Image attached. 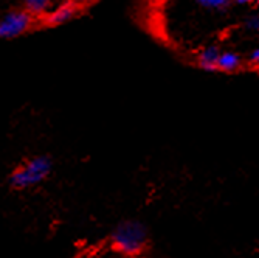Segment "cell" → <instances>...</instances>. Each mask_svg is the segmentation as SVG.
Returning a JSON list of instances; mask_svg holds the SVG:
<instances>
[{"instance_id":"obj_9","label":"cell","mask_w":259,"mask_h":258,"mask_svg":"<svg viewBox=\"0 0 259 258\" xmlns=\"http://www.w3.org/2000/svg\"><path fill=\"white\" fill-rule=\"evenodd\" d=\"M244 25L247 30L250 31H259V14H253V16H248L244 22Z\"/></svg>"},{"instance_id":"obj_10","label":"cell","mask_w":259,"mask_h":258,"mask_svg":"<svg viewBox=\"0 0 259 258\" xmlns=\"http://www.w3.org/2000/svg\"><path fill=\"white\" fill-rule=\"evenodd\" d=\"M248 64L253 67V68H257L259 70V49L253 50L248 56Z\"/></svg>"},{"instance_id":"obj_6","label":"cell","mask_w":259,"mask_h":258,"mask_svg":"<svg viewBox=\"0 0 259 258\" xmlns=\"http://www.w3.org/2000/svg\"><path fill=\"white\" fill-rule=\"evenodd\" d=\"M22 8L40 22L44 17H47L52 13V10L55 8V4L50 2V0H27V2L22 5Z\"/></svg>"},{"instance_id":"obj_8","label":"cell","mask_w":259,"mask_h":258,"mask_svg":"<svg viewBox=\"0 0 259 258\" xmlns=\"http://www.w3.org/2000/svg\"><path fill=\"white\" fill-rule=\"evenodd\" d=\"M234 4L231 2H224V0H213V2H199V7L206 8V10H213V11H225L228 8H231Z\"/></svg>"},{"instance_id":"obj_3","label":"cell","mask_w":259,"mask_h":258,"mask_svg":"<svg viewBox=\"0 0 259 258\" xmlns=\"http://www.w3.org/2000/svg\"><path fill=\"white\" fill-rule=\"evenodd\" d=\"M40 27V22L27 13L22 7L7 11L0 17V39H14L34 28Z\"/></svg>"},{"instance_id":"obj_4","label":"cell","mask_w":259,"mask_h":258,"mask_svg":"<svg viewBox=\"0 0 259 258\" xmlns=\"http://www.w3.org/2000/svg\"><path fill=\"white\" fill-rule=\"evenodd\" d=\"M90 7H92V4L62 2V4L56 5L49 16L44 17L40 20V27H58V25H62V23L70 22V20L79 17L81 14H84Z\"/></svg>"},{"instance_id":"obj_1","label":"cell","mask_w":259,"mask_h":258,"mask_svg":"<svg viewBox=\"0 0 259 258\" xmlns=\"http://www.w3.org/2000/svg\"><path fill=\"white\" fill-rule=\"evenodd\" d=\"M112 249L129 258H141L149 246L146 227L138 221H124L115 227L110 235Z\"/></svg>"},{"instance_id":"obj_7","label":"cell","mask_w":259,"mask_h":258,"mask_svg":"<svg viewBox=\"0 0 259 258\" xmlns=\"http://www.w3.org/2000/svg\"><path fill=\"white\" fill-rule=\"evenodd\" d=\"M242 65V59L238 53L234 52H222L219 62H218V72H225V73H233L239 70Z\"/></svg>"},{"instance_id":"obj_2","label":"cell","mask_w":259,"mask_h":258,"mask_svg":"<svg viewBox=\"0 0 259 258\" xmlns=\"http://www.w3.org/2000/svg\"><path fill=\"white\" fill-rule=\"evenodd\" d=\"M53 170V160L50 156H34L25 163L19 165L8 177V183L13 190H27L34 185H39L50 176Z\"/></svg>"},{"instance_id":"obj_5","label":"cell","mask_w":259,"mask_h":258,"mask_svg":"<svg viewBox=\"0 0 259 258\" xmlns=\"http://www.w3.org/2000/svg\"><path fill=\"white\" fill-rule=\"evenodd\" d=\"M221 50L216 45L205 47L203 50H200L196 56V64L205 70V72H218V62L221 58Z\"/></svg>"}]
</instances>
